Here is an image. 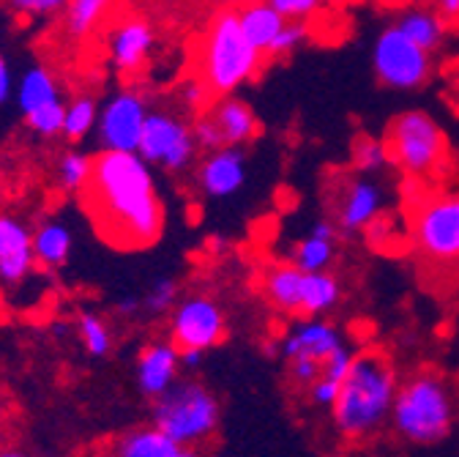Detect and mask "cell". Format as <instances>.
Returning <instances> with one entry per match:
<instances>
[{"label": "cell", "mask_w": 459, "mask_h": 457, "mask_svg": "<svg viewBox=\"0 0 459 457\" xmlns=\"http://www.w3.org/2000/svg\"><path fill=\"white\" fill-rule=\"evenodd\" d=\"M351 156H353V164L359 173H380V170L391 162L388 159V145L385 140H377V137H356L353 140V148H351Z\"/></svg>", "instance_id": "31"}, {"label": "cell", "mask_w": 459, "mask_h": 457, "mask_svg": "<svg viewBox=\"0 0 459 457\" xmlns=\"http://www.w3.org/2000/svg\"><path fill=\"white\" fill-rule=\"evenodd\" d=\"M115 310H118V315H124V318H129V315L134 318L143 310V299H124V302H118Z\"/></svg>", "instance_id": "42"}, {"label": "cell", "mask_w": 459, "mask_h": 457, "mask_svg": "<svg viewBox=\"0 0 459 457\" xmlns=\"http://www.w3.org/2000/svg\"><path fill=\"white\" fill-rule=\"evenodd\" d=\"M383 189L367 176H351L333 189V222L342 233H359L383 214Z\"/></svg>", "instance_id": "13"}, {"label": "cell", "mask_w": 459, "mask_h": 457, "mask_svg": "<svg viewBox=\"0 0 459 457\" xmlns=\"http://www.w3.org/2000/svg\"><path fill=\"white\" fill-rule=\"evenodd\" d=\"M181 351L172 339H156L140 351L137 359V386L145 397H161L181 373Z\"/></svg>", "instance_id": "17"}, {"label": "cell", "mask_w": 459, "mask_h": 457, "mask_svg": "<svg viewBox=\"0 0 459 457\" xmlns=\"http://www.w3.org/2000/svg\"><path fill=\"white\" fill-rule=\"evenodd\" d=\"M342 334L333 323L320 321L317 315H309L307 321H301L299 326H293L287 331V337L281 339V356L290 359H317L325 362V356H331L339 346H342Z\"/></svg>", "instance_id": "18"}, {"label": "cell", "mask_w": 459, "mask_h": 457, "mask_svg": "<svg viewBox=\"0 0 459 457\" xmlns=\"http://www.w3.org/2000/svg\"><path fill=\"white\" fill-rule=\"evenodd\" d=\"M263 64V52L244 36L238 14L221 12L203 36L197 55V77L213 99L233 96L244 88Z\"/></svg>", "instance_id": "3"}, {"label": "cell", "mask_w": 459, "mask_h": 457, "mask_svg": "<svg viewBox=\"0 0 459 457\" xmlns=\"http://www.w3.org/2000/svg\"><path fill=\"white\" fill-rule=\"evenodd\" d=\"M91 173H93V156L82 151H66L57 159V167H55L57 187L72 195H80L85 189V184L91 181Z\"/></svg>", "instance_id": "29"}, {"label": "cell", "mask_w": 459, "mask_h": 457, "mask_svg": "<svg viewBox=\"0 0 459 457\" xmlns=\"http://www.w3.org/2000/svg\"><path fill=\"white\" fill-rule=\"evenodd\" d=\"M396 370L383 351H361L342 378L339 397L331 406L333 425L348 441H364L391 417L396 397Z\"/></svg>", "instance_id": "2"}, {"label": "cell", "mask_w": 459, "mask_h": 457, "mask_svg": "<svg viewBox=\"0 0 459 457\" xmlns=\"http://www.w3.org/2000/svg\"><path fill=\"white\" fill-rule=\"evenodd\" d=\"M148 101L143 93L124 88L99 107L96 135L104 151H137L145 121H148Z\"/></svg>", "instance_id": "11"}, {"label": "cell", "mask_w": 459, "mask_h": 457, "mask_svg": "<svg viewBox=\"0 0 459 457\" xmlns=\"http://www.w3.org/2000/svg\"><path fill=\"white\" fill-rule=\"evenodd\" d=\"M227 334L224 312L211 296H189L172 307L169 318V339L176 342L178 351L197 348L211 351Z\"/></svg>", "instance_id": "12"}, {"label": "cell", "mask_w": 459, "mask_h": 457, "mask_svg": "<svg viewBox=\"0 0 459 457\" xmlns=\"http://www.w3.org/2000/svg\"><path fill=\"white\" fill-rule=\"evenodd\" d=\"M178 304V282L172 277H161L156 279L148 294L143 296V310L151 312V315H164V312H172V307Z\"/></svg>", "instance_id": "32"}, {"label": "cell", "mask_w": 459, "mask_h": 457, "mask_svg": "<svg viewBox=\"0 0 459 457\" xmlns=\"http://www.w3.org/2000/svg\"><path fill=\"white\" fill-rule=\"evenodd\" d=\"M6 200H9V189H6V179L0 176V211H6Z\"/></svg>", "instance_id": "45"}, {"label": "cell", "mask_w": 459, "mask_h": 457, "mask_svg": "<svg viewBox=\"0 0 459 457\" xmlns=\"http://www.w3.org/2000/svg\"><path fill=\"white\" fill-rule=\"evenodd\" d=\"M99 124V104L93 96H74L66 101V116H64V137L72 143L85 140Z\"/></svg>", "instance_id": "28"}, {"label": "cell", "mask_w": 459, "mask_h": 457, "mask_svg": "<svg viewBox=\"0 0 459 457\" xmlns=\"http://www.w3.org/2000/svg\"><path fill=\"white\" fill-rule=\"evenodd\" d=\"M304 277L296 263L271 266L263 277L265 299L284 315H304Z\"/></svg>", "instance_id": "20"}, {"label": "cell", "mask_w": 459, "mask_h": 457, "mask_svg": "<svg viewBox=\"0 0 459 457\" xmlns=\"http://www.w3.org/2000/svg\"><path fill=\"white\" fill-rule=\"evenodd\" d=\"M238 22H241V31L244 36L263 52L268 55L279 31L284 28V17L268 4V0H257V4H244L238 12Z\"/></svg>", "instance_id": "24"}, {"label": "cell", "mask_w": 459, "mask_h": 457, "mask_svg": "<svg viewBox=\"0 0 459 457\" xmlns=\"http://www.w3.org/2000/svg\"><path fill=\"white\" fill-rule=\"evenodd\" d=\"M435 12L446 22H456L459 20V0H435Z\"/></svg>", "instance_id": "41"}, {"label": "cell", "mask_w": 459, "mask_h": 457, "mask_svg": "<svg viewBox=\"0 0 459 457\" xmlns=\"http://www.w3.org/2000/svg\"><path fill=\"white\" fill-rule=\"evenodd\" d=\"M33 252L36 263L44 271H57L64 268L74 252V233L64 219H41L33 227Z\"/></svg>", "instance_id": "21"}, {"label": "cell", "mask_w": 459, "mask_h": 457, "mask_svg": "<svg viewBox=\"0 0 459 457\" xmlns=\"http://www.w3.org/2000/svg\"><path fill=\"white\" fill-rule=\"evenodd\" d=\"M77 334H80V342L88 356L93 359H104L109 351H112V334H109V326L101 315L96 312H82L77 318Z\"/></svg>", "instance_id": "30"}, {"label": "cell", "mask_w": 459, "mask_h": 457, "mask_svg": "<svg viewBox=\"0 0 459 457\" xmlns=\"http://www.w3.org/2000/svg\"><path fill=\"white\" fill-rule=\"evenodd\" d=\"M6 9L25 20H49L64 14L69 0H4Z\"/></svg>", "instance_id": "33"}, {"label": "cell", "mask_w": 459, "mask_h": 457, "mask_svg": "<svg viewBox=\"0 0 459 457\" xmlns=\"http://www.w3.org/2000/svg\"><path fill=\"white\" fill-rule=\"evenodd\" d=\"M112 454H118V457H189L192 452L181 446L178 441H172L161 427L148 425V427H134L124 433L121 438H115Z\"/></svg>", "instance_id": "22"}, {"label": "cell", "mask_w": 459, "mask_h": 457, "mask_svg": "<svg viewBox=\"0 0 459 457\" xmlns=\"http://www.w3.org/2000/svg\"><path fill=\"white\" fill-rule=\"evenodd\" d=\"M205 112L216 124L224 145H238L241 148V145L252 143L260 135V121L255 116V110L247 101L236 99V96H219Z\"/></svg>", "instance_id": "19"}, {"label": "cell", "mask_w": 459, "mask_h": 457, "mask_svg": "<svg viewBox=\"0 0 459 457\" xmlns=\"http://www.w3.org/2000/svg\"><path fill=\"white\" fill-rule=\"evenodd\" d=\"M304 41H307V25H304V20H287L284 28L279 31V36H276V41H273V47H271L268 55H273V58H281V55L296 52Z\"/></svg>", "instance_id": "34"}, {"label": "cell", "mask_w": 459, "mask_h": 457, "mask_svg": "<svg viewBox=\"0 0 459 457\" xmlns=\"http://www.w3.org/2000/svg\"><path fill=\"white\" fill-rule=\"evenodd\" d=\"M342 299V285L331 271H307L304 277V315L331 312Z\"/></svg>", "instance_id": "27"}, {"label": "cell", "mask_w": 459, "mask_h": 457, "mask_svg": "<svg viewBox=\"0 0 459 457\" xmlns=\"http://www.w3.org/2000/svg\"><path fill=\"white\" fill-rule=\"evenodd\" d=\"M446 25L448 22L437 12H429V9H411L396 20V28L402 33H408L416 44H421L429 52L440 49L446 39Z\"/></svg>", "instance_id": "25"}, {"label": "cell", "mask_w": 459, "mask_h": 457, "mask_svg": "<svg viewBox=\"0 0 459 457\" xmlns=\"http://www.w3.org/2000/svg\"><path fill=\"white\" fill-rule=\"evenodd\" d=\"M151 167L137 151H101L93 156V173L80 198L107 244L145 250L159 242L164 206Z\"/></svg>", "instance_id": "1"}, {"label": "cell", "mask_w": 459, "mask_h": 457, "mask_svg": "<svg viewBox=\"0 0 459 457\" xmlns=\"http://www.w3.org/2000/svg\"><path fill=\"white\" fill-rule=\"evenodd\" d=\"M33 227L9 211H0V282L20 285L36 268Z\"/></svg>", "instance_id": "14"}, {"label": "cell", "mask_w": 459, "mask_h": 457, "mask_svg": "<svg viewBox=\"0 0 459 457\" xmlns=\"http://www.w3.org/2000/svg\"><path fill=\"white\" fill-rule=\"evenodd\" d=\"M181 99L186 101V107H189V110H195V112H203V107H205V99H211V93H208V88L203 85V80L195 75L192 80H186V83L181 85Z\"/></svg>", "instance_id": "39"}, {"label": "cell", "mask_w": 459, "mask_h": 457, "mask_svg": "<svg viewBox=\"0 0 459 457\" xmlns=\"http://www.w3.org/2000/svg\"><path fill=\"white\" fill-rule=\"evenodd\" d=\"M4 425H6V397L0 391V441H4Z\"/></svg>", "instance_id": "44"}, {"label": "cell", "mask_w": 459, "mask_h": 457, "mask_svg": "<svg viewBox=\"0 0 459 457\" xmlns=\"http://www.w3.org/2000/svg\"><path fill=\"white\" fill-rule=\"evenodd\" d=\"M336 222L331 219H317L312 224L309 236H304L296 250H293V263L301 271H328V266L333 263V252H336Z\"/></svg>", "instance_id": "23"}, {"label": "cell", "mask_w": 459, "mask_h": 457, "mask_svg": "<svg viewBox=\"0 0 459 457\" xmlns=\"http://www.w3.org/2000/svg\"><path fill=\"white\" fill-rule=\"evenodd\" d=\"M413 250L427 266H459V192H435L411 214Z\"/></svg>", "instance_id": "7"}, {"label": "cell", "mask_w": 459, "mask_h": 457, "mask_svg": "<svg viewBox=\"0 0 459 457\" xmlns=\"http://www.w3.org/2000/svg\"><path fill=\"white\" fill-rule=\"evenodd\" d=\"M353 356H356V351L353 348H348L342 342V346L331 354V356H325V362H323V378H331V381H336V383H342V378L348 375V370H351V365H353Z\"/></svg>", "instance_id": "35"}, {"label": "cell", "mask_w": 459, "mask_h": 457, "mask_svg": "<svg viewBox=\"0 0 459 457\" xmlns=\"http://www.w3.org/2000/svg\"><path fill=\"white\" fill-rule=\"evenodd\" d=\"M320 373H323V362H317V359H307V356L290 359V378L299 386H307L309 389L320 378Z\"/></svg>", "instance_id": "37"}, {"label": "cell", "mask_w": 459, "mask_h": 457, "mask_svg": "<svg viewBox=\"0 0 459 457\" xmlns=\"http://www.w3.org/2000/svg\"><path fill=\"white\" fill-rule=\"evenodd\" d=\"M375 77L394 91H416L432 75V52L416 44L396 25L385 28L372 49Z\"/></svg>", "instance_id": "8"}, {"label": "cell", "mask_w": 459, "mask_h": 457, "mask_svg": "<svg viewBox=\"0 0 459 457\" xmlns=\"http://www.w3.org/2000/svg\"><path fill=\"white\" fill-rule=\"evenodd\" d=\"M14 93H17V107L33 135L44 140L64 135L66 101H64L61 83H57V77L47 66H30L17 83Z\"/></svg>", "instance_id": "10"}, {"label": "cell", "mask_w": 459, "mask_h": 457, "mask_svg": "<svg viewBox=\"0 0 459 457\" xmlns=\"http://www.w3.org/2000/svg\"><path fill=\"white\" fill-rule=\"evenodd\" d=\"M109 6H112V0H69V6L64 12L66 36L74 39V41L88 39L101 25Z\"/></svg>", "instance_id": "26"}, {"label": "cell", "mask_w": 459, "mask_h": 457, "mask_svg": "<svg viewBox=\"0 0 459 457\" xmlns=\"http://www.w3.org/2000/svg\"><path fill=\"white\" fill-rule=\"evenodd\" d=\"M153 425L195 454L219 427V400L197 381H176L153 400Z\"/></svg>", "instance_id": "6"}, {"label": "cell", "mask_w": 459, "mask_h": 457, "mask_svg": "<svg viewBox=\"0 0 459 457\" xmlns=\"http://www.w3.org/2000/svg\"><path fill=\"white\" fill-rule=\"evenodd\" d=\"M388 159L413 181L435 179L448 164V140L424 110H408L388 124Z\"/></svg>", "instance_id": "5"}, {"label": "cell", "mask_w": 459, "mask_h": 457, "mask_svg": "<svg viewBox=\"0 0 459 457\" xmlns=\"http://www.w3.org/2000/svg\"><path fill=\"white\" fill-rule=\"evenodd\" d=\"M391 425L408 444H443L454 427V397L446 381L435 373H421L399 386L391 409Z\"/></svg>", "instance_id": "4"}, {"label": "cell", "mask_w": 459, "mask_h": 457, "mask_svg": "<svg viewBox=\"0 0 459 457\" xmlns=\"http://www.w3.org/2000/svg\"><path fill=\"white\" fill-rule=\"evenodd\" d=\"M339 386L342 383H336V381H331V378H317L312 386H309V397H312V403L315 406H320V409H331L333 403H336V397H339Z\"/></svg>", "instance_id": "38"}, {"label": "cell", "mask_w": 459, "mask_h": 457, "mask_svg": "<svg viewBox=\"0 0 459 457\" xmlns=\"http://www.w3.org/2000/svg\"><path fill=\"white\" fill-rule=\"evenodd\" d=\"M203 356H205V351L186 348V351H181V365H184V367H189V370H195V367H200Z\"/></svg>", "instance_id": "43"}, {"label": "cell", "mask_w": 459, "mask_h": 457, "mask_svg": "<svg viewBox=\"0 0 459 457\" xmlns=\"http://www.w3.org/2000/svg\"><path fill=\"white\" fill-rule=\"evenodd\" d=\"M268 4L284 20H309L320 9V0H268Z\"/></svg>", "instance_id": "36"}, {"label": "cell", "mask_w": 459, "mask_h": 457, "mask_svg": "<svg viewBox=\"0 0 459 457\" xmlns=\"http://www.w3.org/2000/svg\"><path fill=\"white\" fill-rule=\"evenodd\" d=\"M14 93V72L6 61V55L0 52V104H6Z\"/></svg>", "instance_id": "40"}, {"label": "cell", "mask_w": 459, "mask_h": 457, "mask_svg": "<svg viewBox=\"0 0 459 457\" xmlns=\"http://www.w3.org/2000/svg\"><path fill=\"white\" fill-rule=\"evenodd\" d=\"M153 31L143 20H121L107 33V55L109 64L121 75H137L151 58L153 49Z\"/></svg>", "instance_id": "15"}, {"label": "cell", "mask_w": 459, "mask_h": 457, "mask_svg": "<svg viewBox=\"0 0 459 457\" xmlns=\"http://www.w3.org/2000/svg\"><path fill=\"white\" fill-rule=\"evenodd\" d=\"M197 148L200 145H197L192 124L172 116L167 110L148 112V121L137 145V154L145 162L167 170V173H184L186 167H192Z\"/></svg>", "instance_id": "9"}, {"label": "cell", "mask_w": 459, "mask_h": 457, "mask_svg": "<svg viewBox=\"0 0 459 457\" xmlns=\"http://www.w3.org/2000/svg\"><path fill=\"white\" fill-rule=\"evenodd\" d=\"M244 4H257V0H244Z\"/></svg>", "instance_id": "46"}, {"label": "cell", "mask_w": 459, "mask_h": 457, "mask_svg": "<svg viewBox=\"0 0 459 457\" xmlns=\"http://www.w3.org/2000/svg\"><path fill=\"white\" fill-rule=\"evenodd\" d=\"M247 181V156L238 145L208 151L197 167V184L208 198H230Z\"/></svg>", "instance_id": "16"}]
</instances>
